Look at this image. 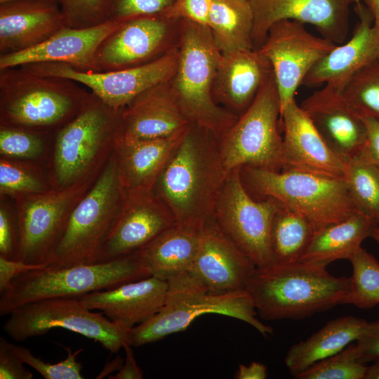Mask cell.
<instances>
[{
    "mask_svg": "<svg viewBox=\"0 0 379 379\" xmlns=\"http://www.w3.org/2000/svg\"><path fill=\"white\" fill-rule=\"evenodd\" d=\"M15 344L0 338V378L32 379L33 374L24 366L18 354Z\"/></svg>",
    "mask_w": 379,
    "mask_h": 379,
    "instance_id": "cell-45",
    "label": "cell"
},
{
    "mask_svg": "<svg viewBox=\"0 0 379 379\" xmlns=\"http://www.w3.org/2000/svg\"><path fill=\"white\" fill-rule=\"evenodd\" d=\"M65 27L84 28L109 20L112 0H55Z\"/></svg>",
    "mask_w": 379,
    "mask_h": 379,
    "instance_id": "cell-40",
    "label": "cell"
},
{
    "mask_svg": "<svg viewBox=\"0 0 379 379\" xmlns=\"http://www.w3.org/2000/svg\"><path fill=\"white\" fill-rule=\"evenodd\" d=\"M218 138L191 124L159 175L154 193L171 211L176 225L200 230L213 218L227 175Z\"/></svg>",
    "mask_w": 379,
    "mask_h": 379,
    "instance_id": "cell-1",
    "label": "cell"
},
{
    "mask_svg": "<svg viewBox=\"0 0 379 379\" xmlns=\"http://www.w3.org/2000/svg\"><path fill=\"white\" fill-rule=\"evenodd\" d=\"M364 1L371 13L373 18V24L379 27V0Z\"/></svg>",
    "mask_w": 379,
    "mask_h": 379,
    "instance_id": "cell-52",
    "label": "cell"
},
{
    "mask_svg": "<svg viewBox=\"0 0 379 379\" xmlns=\"http://www.w3.org/2000/svg\"><path fill=\"white\" fill-rule=\"evenodd\" d=\"M162 14L142 15L121 22L98 46L92 72L122 69L152 61L163 54L171 22Z\"/></svg>",
    "mask_w": 379,
    "mask_h": 379,
    "instance_id": "cell-16",
    "label": "cell"
},
{
    "mask_svg": "<svg viewBox=\"0 0 379 379\" xmlns=\"http://www.w3.org/2000/svg\"><path fill=\"white\" fill-rule=\"evenodd\" d=\"M255 267L213 218L200 230L199 248L188 272L208 291L222 293L246 290Z\"/></svg>",
    "mask_w": 379,
    "mask_h": 379,
    "instance_id": "cell-20",
    "label": "cell"
},
{
    "mask_svg": "<svg viewBox=\"0 0 379 379\" xmlns=\"http://www.w3.org/2000/svg\"><path fill=\"white\" fill-rule=\"evenodd\" d=\"M175 0H112L109 21L164 13Z\"/></svg>",
    "mask_w": 379,
    "mask_h": 379,
    "instance_id": "cell-42",
    "label": "cell"
},
{
    "mask_svg": "<svg viewBox=\"0 0 379 379\" xmlns=\"http://www.w3.org/2000/svg\"><path fill=\"white\" fill-rule=\"evenodd\" d=\"M281 204L254 198L246 190L240 168L228 172L218 194L213 218L222 232L258 267L273 264L270 234Z\"/></svg>",
    "mask_w": 379,
    "mask_h": 379,
    "instance_id": "cell-12",
    "label": "cell"
},
{
    "mask_svg": "<svg viewBox=\"0 0 379 379\" xmlns=\"http://www.w3.org/2000/svg\"><path fill=\"white\" fill-rule=\"evenodd\" d=\"M175 224L170 209L153 191L127 196L105 239L98 262L139 252Z\"/></svg>",
    "mask_w": 379,
    "mask_h": 379,
    "instance_id": "cell-17",
    "label": "cell"
},
{
    "mask_svg": "<svg viewBox=\"0 0 379 379\" xmlns=\"http://www.w3.org/2000/svg\"><path fill=\"white\" fill-rule=\"evenodd\" d=\"M46 266V265H30L0 255V293H4L8 288L13 280L20 274Z\"/></svg>",
    "mask_w": 379,
    "mask_h": 379,
    "instance_id": "cell-47",
    "label": "cell"
},
{
    "mask_svg": "<svg viewBox=\"0 0 379 379\" xmlns=\"http://www.w3.org/2000/svg\"><path fill=\"white\" fill-rule=\"evenodd\" d=\"M16 1V0H0V4L7 2V1ZM45 1H52V2H55L56 3L55 0H45Z\"/></svg>",
    "mask_w": 379,
    "mask_h": 379,
    "instance_id": "cell-55",
    "label": "cell"
},
{
    "mask_svg": "<svg viewBox=\"0 0 379 379\" xmlns=\"http://www.w3.org/2000/svg\"><path fill=\"white\" fill-rule=\"evenodd\" d=\"M99 174L65 188L14 199L19 225L16 260L47 265L73 208Z\"/></svg>",
    "mask_w": 379,
    "mask_h": 379,
    "instance_id": "cell-13",
    "label": "cell"
},
{
    "mask_svg": "<svg viewBox=\"0 0 379 379\" xmlns=\"http://www.w3.org/2000/svg\"><path fill=\"white\" fill-rule=\"evenodd\" d=\"M92 95L72 79L21 66L0 70V126L55 132L80 112Z\"/></svg>",
    "mask_w": 379,
    "mask_h": 379,
    "instance_id": "cell-3",
    "label": "cell"
},
{
    "mask_svg": "<svg viewBox=\"0 0 379 379\" xmlns=\"http://www.w3.org/2000/svg\"><path fill=\"white\" fill-rule=\"evenodd\" d=\"M168 283L153 276L79 298L89 310H99L111 321L127 328L144 323L163 307Z\"/></svg>",
    "mask_w": 379,
    "mask_h": 379,
    "instance_id": "cell-24",
    "label": "cell"
},
{
    "mask_svg": "<svg viewBox=\"0 0 379 379\" xmlns=\"http://www.w3.org/2000/svg\"><path fill=\"white\" fill-rule=\"evenodd\" d=\"M346 164L344 179L356 210L379 226V170L364 150Z\"/></svg>",
    "mask_w": 379,
    "mask_h": 379,
    "instance_id": "cell-35",
    "label": "cell"
},
{
    "mask_svg": "<svg viewBox=\"0 0 379 379\" xmlns=\"http://www.w3.org/2000/svg\"><path fill=\"white\" fill-rule=\"evenodd\" d=\"M279 118L280 102L272 73L251 104L218 140L227 173L244 166L282 170Z\"/></svg>",
    "mask_w": 379,
    "mask_h": 379,
    "instance_id": "cell-10",
    "label": "cell"
},
{
    "mask_svg": "<svg viewBox=\"0 0 379 379\" xmlns=\"http://www.w3.org/2000/svg\"><path fill=\"white\" fill-rule=\"evenodd\" d=\"M272 74L270 62L258 49L221 53L213 84L214 99L232 112L243 113Z\"/></svg>",
    "mask_w": 379,
    "mask_h": 379,
    "instance_id": "cell-28",
    "label": "cell"
},
{
    "mask_svg": "<svg viewBox=\"0 0 379 379\" xmlns=\"http://www.w3.org/2000/svg\"><path fill=\"white\" fill-rule=\"evenodd\" d=\"M365 379H379V359L367 366Z\"/></svg>",
    "mask_w": 379,
    "mask_h": 379,
    "instance_id": "cell-53",
    "label": "cell"
},
{
    "mask_svg": "<svg viewBox=\"0 0 379 379\" xmlns=\"http://www.w3.org/2000/svg\"><path fill=\"white\" fill-rule=\"evenodd\" d=\"M336 44L310 33L304 24L291 20L274 23L259 51L270 62L283 109L313 67Z\"/></svg>",
    "mask_w": 379,
    "mask_h": 379,
    "instance_id": "cell-15",
    "label": "cell"
},
{
    "mask_svg": "<svg viewBox=\"0 0 379 379\" xmlns=\"http://www.w3.org/2000/svg\"><path fill=\"white\" fill-rule=\"evenodd\" d=\"M123 359L117 357L114 360L112 361L109 364H107L100 373V374L97 377V378H101L102 377L107 376L109 373L114 371V370L119 371L122 366Z\"/></svg>",
    "mask_w": 379,
    "mask_h": 379,
    "instance_id": "cell-51",
    "label": "cell"
},
{
    "mask_svg": "<svg viewBox=\"0 0 379 379\" xmlns=\"http://www.w3.org/2000/svg\"><path fill=\"white\" fill-rule=\"evenodd\" d=\"M177 65L169 81L173 94L191 124L219 138L238 119L218 105L213 84L221 52L208 26L182 20Z\"/></svg>",
    "mask_w": 379,
    "mask_h": 379,
    "instance_id": "cell-5",
    "label": "cell"
},
{
    "mask_svg": "<svg viewBox=\"0 0 379 379\" xmlns=\"http://www.w3.org/2000/svg\"><path fill=\"white\" fill-rule=\"evenodd\" d=\"M53 188L45 165L0 157V197L14 200Z\"/></svg>",
    "mask_w": 379,
    "mask_h": 379,
    "instance_id": "cell-34",
    "label": "cell"
},
{
    "mask_svg": "<svg viewBox=\"0 0 379 379\" xmlns=\"http://www.w3.org/2000/svg\"><path fill=\"white\" fill-rule=\"evenodd\" d=\"M200 230L174 225L140 253L150 275L166 281L188 272L199 248Z\"/></svg>",
    "mask_w": 379,
    "mask_h": 379,
    "instance_id": "cell-31",
    "label": "cell"
},
{
    "mask_svg": "<svg viewBox=\"0 0 379 379\" xmlns=\"http://www.w3.org/2000/svg\"><path fill=\"white\" fill-rule=\"evenodd\" d=\"M15 350L25 363L36 371L45 379H83L82 365L77 361V357L82 352L79 349L72 352L70 348H66L67 356L63 361L56 363H46L34 356L27 348L21 345H15Z\"/></svg>",
    "mask_w": 379,
    "mask_h": 379,
    "instance_id": "cell-41",
    "label": "cell"
},
{
    "mask_svg": "<svg viewBox=\"0 0 379 379\" xmlns=\"http://www.w3.org/2000/svg\"><path fill=\"white\" fill-rule=\"evenodd\" d=\"M0 197V255L16 260L19 242L16 212L8 208L4 197Z\"/></svg>",
    "mask_w": 379,
    "mask_h": 379,
    "instance_id": "cell-43",
    "label": "cell"
},
{
    "mask_svg": "<svg viewBox=\"0 0 379 379\" xmlns=\"http://www.w3.org/2000/svg\"><path fill=\"white\" fill-rule=\"evenodd\" d=\"M378 58L379 27L362 15L352 36L326 53L310 71L302 85H328L343 91L356 74Z\"/></svg>",
    "mask_w": 379,
    "mask_h": 379,
    "instance_id": "cell-26",
    "label": "cell"
},
{
    "mask_svg": "<svg viewBox=\"0 0 379 379\" xmlns=\"http://www.w3.org/2000/svg\"><path fill=\"white\" fill-rule=\"evenodd\" d=\"M352 267L350 288L343 304L361 309L379 305V262L361 247L349 260Z\"/></svg>",
    "mask_w": 379,
    "mask_h": 379,
    "instance_id": "cell-37",
    "label": "cell"
},
{
    "mask_svg": "<svg viewBox=\"0 0 379 379\" xmlns=\"http://www.w3.org/2000/svg\"><path fill=\"white\" fill-rule=\"evenodd\" d=\"M161 309L147 321L131 328L129 344L140 347L185 331L197 317L215 314L241 320L264 336L273 329L260 321L246 290L222 293L206 290L188 272L168 281Z\"/></svg>",
    "mask_w": 379,
    "mask_h": 379,
    "instance_id": "cell-6",
    "label": "cell"
},
{
    "mask_svg": "<svg viewBox=\"0 0 379 379\" xmlns=\"http://www.w3.org/2000/svg\"><path fill=\"white\" fill-rule=\"evenodd\" d=\"M190 124L168 81L147 90L121 109L118 135L127 140L165 138L185 131Z\"/></svg>",
    "mask_w": 379,
    "mask_h": 379,
    "instance_id": "cell-23",
    "label": "cell"
},
{
    "mask_svg": "<svg viewBox=\"0 0 379 379\" xmlns=\"http://www.w3.org/2000/svg\"><path fill=\"white\" fill-rule=\"evenodd\" d=\"M213 0H175L162 13L173 20H188L207 26Z\"/></svg>",
    "mask_w": 379,
    "mask_h": 379,
    "instance_id": "cell-44",
    "label": "cell"
},
{
    "mask_svg": "<svg viewBox=\"0 0 379 379\" xmlns=\"http://www.w3.org/2000/svg\"><path fill=\"white\" fill-rule=\"evenodd\" d=\"M357 0H250L254 15L253 41L261 46L276 22L291 20L315 27L335 44L348 33V7Z\"/></svg>",
    "mask_w": 379,
    "mask_h": 379,
    "instance_id": "cell-18",
    "label": "cell"
},
{
    "mask_svg": "<svg viewBox=\"0 0 379 379\" xmlns=\"http://www.w3.org/2000/svg\"><path fill=\"white\" fill-rule=\"evenodd\" d=\"M132 345L126 343L123 348L125 351L126 357L124 363L122 364L117 373L114 375H109L110 379H142L143 371L138 365L135 360Z\"/></svg>",
    "mask_w": 379,
    "mask_h": 379,
    "instance_id": "cell-49",
    "label": "cell"
},
{
    "mask_svg": "<svg viewBox=\"0 0 379 379\" xmlns=\"http://www.w3.org/2000/svg\"><path fill=\"white\" fill-rule=\"evenodd\" d=\"M253 22L250 0H213L207 26L221 53L254 48Z\"/></svg>",
    "mask_w": 379,
    "mask_h": 379,
    "instance_id": "cell-32",
    "label": "cell"
},
{
    "mask_svg": "<svg viewBox=\"0 0 379 379\" xmlns=\"http://www.w3.org/2000/svg\"><path fill=\"white\" fill-rule=\"evenodd\" d=\"M65 27L55 2L16 0L0 4V55L37 46Z\"/></svg>",
    "mask_w": 379,
    "mask_h": 379,
    "instance_id": "cell-25",
    "label": "cell"
},
{
    "mask_svg": "<svg viewBox=\"0 0 379 379\" xmlns=\"http://www.w3.org/2000/svg\"><path fill=\"white\" fill-rule=\"evenodd\" d=\"M367 366L358 361L355 343L308 367L297 379H365Z\"/></svg>",
    "mask_w": 379,
    "mask_h": 379,
    "instance_id": "cell-38",
    "label": "cell"
},
{
    "mask_svg": "<svg viewBox=\"0 0 379 379\" xmlns=\"http://www.w3.org/2000/svg\"><path fill=\"white\" fill-rule=\"evenodd\" d=\"M121 22L107 21L84 28L64 27L37 46L0 55V70L29 64L58 62L82 71H90L98 46Z\"/></svg>",
    "mask_w": 379,
    "mask_h": 379,
    "instance_id": "cell-22",
    "label": "cell"
},
{
    "mask_svg": "<svg viewBox=\"0 0 379 379\" xmlns=\"http://www.w3.org/2000/svg\"><path fill=\"white\" fill-rule=\"evenodd\" d=\"M62 328L98 342L111 353L129 343L131 328L111 321L105 314L86 307L79 298H52L24 305L13 311L3 325L15 341Z\"/></svg>",
    "mask_w": 379,
    "mask_h": 379,
    "instance_id": "cell-11",
    "label": "cell"
},
{
    "mask_svg": "<svg viewBox=\"0 0 379 379\" xmlns=\"http://www.w3.org/2000/svg\"><path fill=\"white\" fill-rule=\"evenodd\" d=\"M55 132L0 126L1 157L39 163L46 166Z\"/></svg>",
    "mask_w": 379,
    "mask_h": 379,
    "instance_id": "cell-36",
    "label": "cell"
},
{
    "mask_svg": "<svg viewBox=\"0 0 379 379\" xmlns=\"http://www.w3.org/2000/svg\"><path fill=\"white\" fill-rule=\"evenodd\" d=\"M140 251L107 262L53 269L46 266L20 274L0 298V315L40 300L110 289L149 277Z\"/></svg>",
    "mask_w": 379,
    "mask_h": 379,
    "instance_id": "cell-7",
    "label": "cell"
},
{
    "mask_svg": "<svg viewBox=\"0 0 379 379\" xmlns=\"http://www.w3.org/2000/svg\"><path fill=\"white\" fill-rule=\"evenodd\" d=\"M124 199L114 149L93 185L73 208L46 267L58 269L98 262Z\"/></svg>",
    "mask_w": 379,
    "mask_h": 379,
    "instance_id": "cell-9",
    "label": "cell"
},
{
    "mask_svg": "<svg viewBox=\"0 0 379 379\" xmlns=\"http://www.w3.org/2000/svg\"><path fill=\"white\" fill-rule=\"evenodd\" d=\"M378 226L365 214L356 211L346 218L316 230L300 261L323 265L350 258L371 237Z\"/></svg>",
    "mask_w": 379,
    "mask_h": 379,
    "instance_id": "cell-30",
    "label": "cell"
},
{
    "mask_svg": "<svg viewBox=\"0 0 379 379\" xmlns=\"http://www.w3.org/2000/svg\"><path fill=\"white\" fill-rule=\"evenodd\" d=\"M177 60L178 52L173 50L145 64L108 72L82 71L58 62L22 67L39 74L77 81L106 105L119 110L147 90L170 81L175 73Z\"/></svg>",
    "mask_w": 379,
    "mask_h": 379,
    "instance_id": "cell-14",
    "label": "cell"
},
{
    "mask_svg": "<svg viewBox=\"0 0 379 379\" xmlns=\"http://www.w3.org/2000/svg\"><path fill=\"white\" fill-rule=\"evenodd\" d=\"M283 168L344 178L347 164L328 146L295 100L281 113Z\"/></svg>",
    "mask_w": 379,
    "mask_h": 379,
    "instance_id": "cell-21",
    "label": "cell"
},
{
    "mask_svg": "<svg viewBox=\"0 0 379 379\" xmlns=\"http://www.w3.org/2000/svg\"><path fill=\"white\" fill-rule=\"evenodd\" d=\"M355 348L358 361L364 364L379 359V319L368 322Z\"/></svg>",
    "mask_w": 379,
    "mask_h": 379,
    "instance_id": "cell-46",
    "label": "cell"
},
{
    "mask_svg": "<svg viewBox=\"0 0 379 379\" xmlns=\"http://www.w3.org/2000/svg\"><path fill=\"white\" fill-rule=\"evenodd\" d=\"M358 1V0H357Z\"/></svg>",
    "mask_w": 379,
    "mask_h": 379,
    "instance_id": "cell-56",
    "label": "cell"
},
{
    "mask_svg": "<svg viewBox=\"0 0 379 379\" xmlns=\"http://www.w3.org/2000/svg\"><path fill=\"white\" fill-rule=\"evenodd\" d=\"M361 117L366 131L364 152L370 161L379 170V121L369 116H361Z\"/></svg>",
    "mask_w": 379,
    "mask_h": 379,
    "instance_id": "cell-48",
    "label": "cell"
},
{
    "mask_svg": "<svg viewBox=\"0 0 379 379\" xmlns=\"http://www.w3.org/2000/svg\"><path fill=\"white\" fill-rule=\"evenodd\" d=\"M186 131L168 137L146 140H127L117 135L114 153L124 197L153 191Z\"/></svg>",
    "mask_w": 379,
    "mask_h": 379,
    "instance_id": "cell-27",
    "label": "cell"
},
{
    "mask_svg": "<svg viewBox=\"0 0 379 379\" xmlns=\"http://www.w3.org/2000/svg\"><path fill=\"white\" fill-rule=\"evenodd\" d=\"M121 110L93 94L80 112L55 132L46 164L53 188L100 173L114 149Z\"/></svg>",
    "mask_w": 379,
    "mask_h": 379,
    "instance_id": "cell-4",
    "label": "cell"
},
{
    "mask_svg": "<svg viewBox=\"0 0 379 379\" xmlns=\"http://www.w3.org/2000/svg\"><path fill=\"white\" fill-rule=\"evenodd\" d=\"M349 288L350 277L302 261L256 267L246 286L264 320H299L330 310L343 304Z\"/></svg>",
    "mask_w": 379,
    "mask_h": 379,
    "instance_id": "cell-2",
    "label": "cell"
},
{
    "mask_svg": "<svg viewBox=\"0 0 379 379\" xmlns=\"http://www.w3.org/2000/svg\"><path fill=\"white\" fill-rule=\"evenodd\" d=\"M371 238H373L379 246V226H376L373 229Z\"/></svg>",
    "mask_w": 379,
    "mask_h": 379,
    "instance_id": "cell-54",
    "label": "cell"
},
{
    "mask_svg": "<svg viewBox=\"0 0 379 379\" xmlns=\"http://www.w3.org/2000/svg\"><path fill=\"white\" fill-rule=\"evenodd\" d=\"M368 322L354 316H345L328 321L305 340L292 345L284 362L295 378L316 362L331 357L356 342L366 331Z\"/></svg>",
    "mask_w": 379,
    "mask_h": 379,
    "instance_id": "cell-29",
    "label": "cell"
},
{
    "mask_svg": "<svg viewBox=\"0 0 379 379\" xmlns=\"http://www.w3.org/2000/svg\"><path fill=\"white\" fill-rule=\"evenodd\" d=\"M267 376L266 366L258 361H253L248 365L239 364L235 374L237 379H265Z\"/></svg>",
    "mask_w": 379,
    "mask_h": 379,
    "instance_id": "cell-50",
    "label": "cell"
},
{
    "mask_svg": "<svg viewBox=\"0 0 379 379\" xmlns=\"http://www.w3.org/2000/svg\"><path fill=\"white\" fill-rule=\"evenodd\" d=\"M300 105L328 146L345 162L364 150L365 125L343 91L324 85Z\"/></svg>",
    "mask_w": 379,
    "mask_h": 379,
    "instance_id": "cell-19",
    "label": "cell"
},
{
    "mask_svg": "<svg viewBox=\"0 0 379 379\" xmlns=\"http://www.w3.org/2000/svg\"><path fill=\"white\" fill-rule=\"evenodd\" d=\"M343 93L359 115L379 121V64L376 62L356 74Z\"/></svg>",
    "mask_w": 379,
    "mask_h": 379,
    "instance_id": "cell-39",
    "label": "cell"
},
{
    "mask_svg": "<svg viewBox=\"0 0 379 379\" xmlns=\"http://www.w3.org/2000/svg\"><path fill=\"white\" fill-rule=\"evenodd\" d=\"M314 232L315 228L305 216L281 204L274 214L271 228L272 265L299 262Z\"/></svg>",
    "mask_w": 379,
    "mask_h": 379,
    "instance_id": "cell-33",
    "label": "cell"
},
{
    "mask_svg": "<svg viewBox=\"0 0 379 379\" xmlns=\"http://www.w3.org/2000/svg\"><path fill=\"white\" fill-rule=\"evenodd\" d=\"M242 181L258 199L270 197L305 216L318 230L357 210L344 178L296 171L240 168Z\"/></svg>",
    "mask_w": 379,
    "mask_h": 379,
    "instance_id": "cell-8",
    "label": "cell"
}]
</instances>
